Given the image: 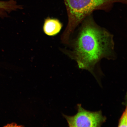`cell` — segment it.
Instances as JSON below:
<instances>
[{
  "instance_id": "obj_1",
  "label": "cell",
  "mask_w": 127,
  "mask_h": 127,
  "mask_svg": "<svg viewBox=\"0 0 127 127\" xmlns=\"http://www.w3.org/2000/svg\"><path fill=\"white\" fill-rule=\"evenodd\" d=\"M82 23L72 50L63 52L75 60L80 69L86 70L95 76V67L100 60L113 57V36L98 26L90 15Z\"/></svg>"
},
{
  "instance_id": "obj_2",
  "label": "cell",
  "mask_w": 127,
  "mask_h": 127,
  "mask_svg": "<svg viewBox=\"0 0 127 127\" xmlns=\"http://www.w3.org/2000/svg\"><path fill=\"white\" fill-rule=\"evenodd\" d=\"M67 10L68 23L61 36L63 44L68 45L77 27L94 11L107 10L115 3H125L127 0H64Z\"/></svg>"
},
{
  "instance_id": "obj_3",
  "label": "cell",
  "mask_w": 127,
  "mask_h": 127,
  "mask_svg": "<svg viewBox=\"0 0 127 127\" xmlns=\"http://www.w3.org/2000/svg\"><path fill=\"white\" fill-rule=\"evenodd\" d=\"M75 115L69 116L63 114L69 127H101L105 123L107 118L101 111L91 112L86 110L79 104Z\"/></svg>"
},
{
  "instance_id": "obj_4",
  "label": "cell",
  "mask_w": 127,
  "mask_h": 127,
  "mask_svg": "<svg viewBox=\"0 0 127 127\" xmlns=\"http://www.w3.org/2000/svg\"><path fill=\"white\" fill-rule=\"evenodd\" d=\"M62 27V24L58 20L48 17L44 20L43 31L47 35L54 36L60 32Z\"/></svg>"
},
{
  "instance_id": "obj_5",
  "label": "cell",
  "mask_w": 127,
  "mask_h": 127,
  "mask_svg": "<svg viewBox=\"0 0 127 127\" xmlns=\"http://www.w3.org/2000/svg\"><path fill=\"white\" fill-rule=\"evenodd\" d=\"M23 8V5L19 4L15 0L0 1V16L5 17L7 13Z\"/></svg>"
},
{
  "instance_id": "obj_6",
  "label": "cell",
  "mask_w": 127,
  "mask_h": 127,
  "mask_svg": "<svg viewBox=\"0 0 127 127\" xmlns=\"http://www.w3.org/2000/svg\"><path fill=\"white\" fill-rule=\"evenodd\" d=\"M127 108L126 109L119 120L118 124V127H127Z\"/></svg>"
},
{
  "instance_id": "obj_7",
  "label": "cell",
  "mask_w": 127,
  "mask_h": 127,
  "mask_svg": "<svg viewBox=\"0 0 127 127\" xmlns=\"http://www.w3.org/2000/svg\"><path fill=\"white\" fill-rule=\"evenodd\" d=\"M22 126H18L17 124L15 123H12L10 124L7 125V126L5 127H22Z\"/></svg>"
}]
</instances>
